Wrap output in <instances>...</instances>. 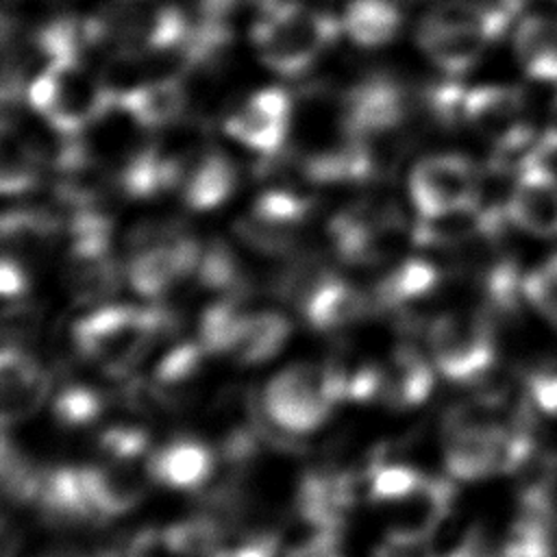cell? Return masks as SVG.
Returning a JSON list of instances; mask_svg holds the SVG:
<instances>
[{"label":"cell","instance_id":"40","mask_svg":"<svg viewBox=\"0 0 557 557\" xmlns=\"http://www.w3.org/2000/svg\"><path fill=\"white\" fill-rule=\"evenodd\" d=\"M531 403L546 416H557V368H540L524 381Z\"/></svg>","mask_w":557,"mask_h":557},{"label":"cell","instance_id":"16","mask_svg":"<svg viewBox=\"0 0 557 557\" xmlns=\"http://www.w3.org/2000/svg\"><path fill=\"white\" fill-rule=\"evenodd\" d=\"M81 470L87 494L102 520L117 518L135 509L144 500L148 483L152 481L146 466L139 468L137 461L111 457H102L96 463L81 466Z\"/></svg>","mask_w":557,"mask_h":557},{"label":"cell","instance_id":"27","mask_svg":"<svg viewBox=\"0 0 557 557\" xmlns=\"http://www.w3.org/2000/svg\"><path fill=\"white\" fill-rule=\"evenodd\" d=\"M339 22L357 46L379 48L398 35L403 11L396 0H350Z\"/></svg>","mask_w":557,"mask_h":557},{"label":"cell","instance_id":"15","mask_svg":"<svg viewBox=\"0 0 557 557\" xmlns=\"http://www.w3.org/2000/svg\"><path fill=\"white\" fill-rule=\"evenodd\" d=\"M52 374L22 346H2L0 355V413L4 429L26 422L46 403Z\"/></svg>","mask_w":557,"mask_h":557},{"label":"cell","instance_id":"5","mask_svg":"<svg viewBox=\"0 0 557 557\" xmlns=\"http://www.w3.org/2000/svg\"><path fill=\"white\" fill-rule=\"evenodd\" d=\"M433 366L453 383L476 385L496 361L494 320L483 311H446L426 324Z\"/></svg>","mask_w":557,"mask_h":557},{"label":"cell","instance_id":"32","mask_svg":"<svg viewBox=\"0 0 557 557\" xmlns=\"http://www.w3.org/2000/svg\"><path fill=\"white\" fill-rule=\"evenodd\" d=\"M196 278L205 289L218 292L220 296L246 298L250 289L237 255L222 239H211L202 248L196 265Z\"/></svg>","mask_w":557,"mask_h":557},{"label":"cell","instance_id":"42","mask_svg":"<svg viewBox=\"0 0 557 557\" xmlns=\"http://www.w3.org/2000/svg\"><path fill=\"white\" fill-rule=\"evenodd\" d=\"M540 150L546 157L557 154V96L548 104L546 120H544V126L540 131Z\"/></svg>","mask_w":557,"mask_h":557},{"label":"cell","instance_id":"6","mask_svg":"<svg viewBox=\"0 0 557 557\" xmlns=\"http://www.w3.org/2000/svg\"><path fill=\"white\" fill-rule=\"evenodd\" d=\"M335 405L337 398L324 363H292L276 372L261 392L265 418L289 437L322 426Z\"/></svg>","mask_w":557,"mask_h":557},{"label":"cell","instance_id":"38","mask_svg":"<svg viewBox=\"0 0 557 557\" xmlns=\"http://www.w3.org/2000/svg\"><path fill=\"white\" fill-rule=\"evenodd\" d=\"M98 450L102 457L137 461L144 455H150V437L139 426L115 424L107 426L98 435Z\"/></svg>","mask_w":557,"mask_h":557},{"label":"cell","instance_id":"17","mask_svg":"<svg viewBox=\"0 0 557 557\" xmlns=\"http://www.w3.org/2000/svg\"><path fill=\"white\" fill-rule=\"evenodd\" d=\"M39 516L57 529H78L102 522L83 479V470L74 466L46 468L35 505Z\"/></svg>","mask_w":557,"mask_h":557},{"label":"cell","instance_id":"26","mask_svg":"<svg viewBox=\"0 0 557 557\" xmlns=\"http://www.w3.org/2000/svg\"><path fill=\"white\" fill-rule=\"evenodd\" d=\"M207 355L200 342H181L157 361L150 383L165 409H176L189 400Z\"/></svg>","mask_w":557,"mask_h":557},{"label":"cell","instance_id":"44","mask_svg":"<svg viewBox=\"0 0 557 557\" xmlns=\"http://www.w3.org/2000/svg\"><path fill=\"white\" fill-rule=\"evenodd\" d=\"M39 557H87V555H83L78 550H70V548H57V550H48Z\"/></svg>","mask_w":557,"mask_h":557},{"label":"cell","instance_id":"22","mask_svg":"<svg viewBox=\"0 0 557 557\" xmlns=\"http://www.w3.org/2000/svg\"><path fill=\"white\" fill-rule=\"evenodd\" d=\"M141 128H165L187 109V89L178 76H159L139 83L117 104Z\"/></svg>","mask_w":557,"mask_h":557},{"label":"cell","instance_id":"2","mask_svg":"<svg viewBox=\"0 0 557 557\" xmlns=\"http://www.w3.org/2000/svg\"><path fill=\"white\" fill-rule=\"evenodd\" d=\"M342 22L300 0H265L250 39L265 67L281 76L307 72L339 37Z\"/></svg>","mask_w":557,"mask_h":557},{"label":"cell","instance_id":"1","mask_svg":"<svg viewBox=\"0 0 557 557\" xmlns=\"http://www.w3.org/2000/svg\"><path fill=\"white\" fill-rule=\"evenodd\" d=\"M176 326L174 311L163 305H98L76 320L72 344L107 376L126 379Z\"/></svg>","mask_w":557,"mask_h":557},{"label":"cell","instance_id":"34","mask_svg":"<svg viewBox=\"0 0 557 557\" xmlns=\"http://www.w3.org/2000/svg\"><path fill=\"white\" fill-rule=\"evenodd\" d=\"M104 409H107L104 392L83 383H72L63 387L52 400L54 418L67 429H83L94 424L104 413Z\"/></svg>","mask_w":557,"mask_h":557},{"label":"cell","instance_id":"18","mask_svg":"<svg viewBox=\"0 0 557 557\" xmlns=\"http://www.w3.org/2000/svg\"><path fill=\"white\" fill-rule=\"evenodd\" d=\"M146 470L152 483L170 490H198L215 470V453L198 437L181 435L150 450Z\"/></svg>","mask_w":557,"mask_h":557},{"label":"cell","instance_id":"30","mask_svg":"<svg viewBox=\"0 0 557 557\" xmlns=\"http://www.w3.org/2000/svg\"><path fill=\"white\" fill-rule=\"evenodd\" d=\"M335 274L331 265L315 252H298L292 255L287 263H283L274 278L272 292L278 300L292 305L294 309H302L307 298L331 276Z\"/></svg>","mask_w":557,"mask_h":557},{"label":"cell","instance_id":"35","mask_svg":"<svg viewBox=\"0 0 557 557\" xmlns=\"http://www.w3.org/2000/svg\"><path fill=\"white\" fill-rule=\"evenodd\" d=\"M2 150H4L2 152V172H0L2 194L4 196H22V194L35 189L46 170V165L39 161V157L22 139H15V144H11L7 137Z\"/></svg>","mask_w":557,"mask_h":557},{"label":"cell","instance_id":"31","mask_svg":"<svg viewBox=\"0 0 557 557\" xmlns=\"http://www.w3.org/2000/svg\"><path fill=\"white\" fill-rule=\"evenodd\" d=\"M233 231L237 239L250 250L259 255L278 257V255H289L296 248L300 224L250 209L246 215L235 220Z\"/></svg>","mask_w":557,"mask_h":557},{"label":"cell","instance_id":"39","mask_svg":"<svg viewBox=\"0 0 557 557\" xmlns=\"http://www.w3.org/2000/svg\"><path fill=\"white\" fill-rule=\"evenodd\" d=\"M39 322V309L33 302H26L22 298L13 300L11 305H7L2 315V342L26 348V342L33 339Z\"/></svg>","mask_w":557,"mask_h":557},{"label":"cell","instance_id":"29","mask_svg":"<svg viewBox=\"0 0 557 557\" xmlns=\"http://www.w3.org/2000/svg\"><path fill=\"white\" fill-rule=\"evenodd\" d=\"M244 300V296H220L202 311L198 322V342L209 355L233 352L248 315Z\"/></svg>","mask_w":557,"mask_h":557},{"label":"cell","instance_id":"36","mask_svg":"<svg viewBox=\"0 0 557 557\" xmlns=\"http://www.w3.org/2000/svg\"><path fill=\"white\" fill-rule=\"evenodd\" d=\"M522 294L524 302L557 329V252L524 272Z\"/></svg>","mask_w":557,"mask_h":557},{"label":"cell","instance_id":"4","mask_svg":"<svg viewBox=\"0 0 557 557\" xmlns=\"http://www.w3.org/2000/svg\"><path fill=\"white\" fill-rule=\"evenodd\" d=\"M26 102L52 128L81 135L117 109L102 78L83 61L46 63L26 85Z\"/></svg>","mask_w":557,"mask_h":557},{"label":"cell","instance_id":"3","mask_svg":"<svg viewBox=\"0 0 557 557\" xmlns=\"http://www.w3.org/2000/svg\"><path fill=\"white\" fill-rule=\"evenodd\" d=\"M511 22L481 0H440L420 20L416 39L426 59L446 76L472 70Z\"/></svg>","mask_w":557,"mask_h":557},{"label":"cell","instance_id":"41","mask_svg":"<svg viewBox=\"0 0 557 557\" xmlns=\"http://www.w3.org/2000/svg\"><path fill=\"white\" fill-rule=\"evenodd\" d=\"M0 289L4 298L17 300L26 294L28 289V272L24 268L22 261H17L11 255L2 257V265H0Z\"/></svg>","mask_w":557,"mask_h":557},{"label":"cell","instance_id":"14","mask_svg":"<svg viewBox=\"0 0 557 557\" xmlns=\"http://www.w3.org/2000/svg\"><path fill=\"white\" fill-rule=\"evenodd\" d=\"M122 285L109 239H72L63 259V287L78 305H104Z\"/></svg>","mask_w":557,"mask_h":557},{"label":"cell","instance_id":"11","mask_svg":"<svg viewBox=\"0 0 557 557\" xmlns=\"http://www.w3.org/2000/svg\"><path fill=\"white\" fill-rule=\"evenodd\" d=\"M505 211L518 231L540 239L557 237V172L544 157L531 159L511 178Z\"/></svg>","mask_w":557,"mask_h":557},{"label":"cell","instance_id":"13","mask_svg":"<svg viewBox=\"0 0 557 557\" xmlns=\"http://www.w3.org/2000/svg\"><path fill=\"white\" fill-rule=\"evenodd\" d=\"M202 248L198 242L178 231L165 242L131 252L126 276L131 287L144 298H161L183 278L196 274Z\"/></svg>","mask_w":557,"mask_h":557},{"label":"cell","instance_id":"8","mask_svg":"<svg viewBox=\"0 0 557 557\" xmlns=\"http://www.w3.org/2000/svg\"><path fill=\"white\" fill-rule=\"evenodd\" d=\"M418 107V94L394 76L372 74L355 83L339 100V126L357 137L398 135Z\"/></svg>","mask_w":557,"mask_h":557},{"label":"cell","instance_id":"19","mask_svg":"<svg viewBox=\"0 0 557 557\" xmlns=\"http://www.w3.org/2000/svg\"><path fill=\"white\" fill-rule=\"evenodd\" d=\"M511 48L522 74L535 83L557 85V15L529 13L518 20Z\"/></svg>","mask_w":557,"mask_h":557},{"label":"cell","instance_id":"24","mask_svg":"<svg viewBox=\"0 0 557 557\" xmlns=\"http://www.w3.org/2000/svg\"><path fill=\"white\" fill-rule=\"evenodd\" d=\"M440 278L442 272L435 263L422 257H407L379 278L370 292L372 307L374 311H392L400 315L403 309L433 294Z\"/></svg>","mask_w":557,"mask_h":557},{"label":"cell","instance_id":"21","mask_svg":"<svg viewBox=\"0 0 557 557\" xmlns=\"http://www.w3.org/2000/svg\"><path fill=\"white\" fill-rule=\"evenodd\" d=\"M372 307L370 294L346 278L331 274L302 305L300 313L315 331H337L363 320Z\"/></svg>","mask_w":557,"mask_h":557},{"label":"cell","instance_id":"25","mask_svg":"<svg viewBox=\"0 0 557 557\" xmlns=\"http://www.w3.org/2000/svg\"><path fill=\"white\" fill-rule=\"evenodd\" d=\"M63 228L65 215H59L48 207L22 205L7 209L2 215L4 255L15 259L44 255Z\"/></svg>","mask_w":557,"mask_h":557},{"label":"cell","instance_id":"12","mask_svg":"<svg viewBox=\"0 0 557 557\" xmlns=\"http://www.w3.org/2000/svg\"><path fill=\"white\" fill-rule=\"evenodd\" d=\"M292 109V98L283 87H263L226 115L224 131L255 152L274 154L285 146Z\"/></svg>","mask_w":557,"mask_h":557},{"label":"cell","instance_id":"45","mask_svg":"<svg viewBox=\"0 0 557 557\" xmlns=\"http://www.w3.org/2000/svg\"><path fill=\"white\" fill-rule=\"evenodd\" d=\"M409 557H418V553H413V555H409ZM422 557H429V555H422Z\"/></svg>","mask_w":557,"mask_h":557},{"label":"cell","instance_id":"7","mask_svg":"<svg viewBox=\"0 0 557 557\" xmlns=\"http://www.w3.org/2000/svg\"><path fill=\"white\" fill-rule=\"evenodd\" d=\"M104 44L135 54H176L189 17L172 4H141V0H117L94 13Z\"/></svg>","mask_w":557,"mask_h":557},{"label":"cell","instance_id":"9","mask_svg":"<svg viewBox=\"0 0 557 557\" xmlns=\"http://www.w3.org/2000/svg\"><path fill=\"white\" fill-rule=\"evenodd\" d=\"M403 231V215L389 202L361 200L342 209L329 224L335 255L352 265L383 261Z\"/></svg>","mask_w":557,"mask_h":557},{"label":"cell","instance_id":"33","mask_svg":"<svg viewBox=\"0 0 557 557\" xmlns=\"http://www.w3.org/2000/svg\"><path fill=\"white\" fill-rule=\"evenodd\" d=\"M2 492L15 505H35L46 468L37 466L17 444L11 442L9 433L2 437Z\"/></svg>","mask_w":557,"mask_h":557},{"label":"cell","instance_id":"37","mask_svg":"<svg viewBox=\"0 0 557 557\" xmlns=\"http://www.w3.org/2000/svg\"><path fill=\"white\" fill-rule=\"evenodd\" d=\"M553 529L555 527L544 520L520 513L509 540L494 557H555Z\"/></svg>","mask_w":557,"mask_h":557},{"label":"cell","instance_id":"10","mask_svg":"<svg viewBox=\"0 0 557 557\" xmlns=\"http://www.w3.org/2000/svg\"><path fill=\"white\" fill-rule=\"evenodd\" d=\"M481 191V168L457 152L420 159L409 174V196L418 215L474 207Z\"/></svg>","mask_w":557,"mask_h":557},{"label":"cell","instance_id":"20","mask_svg":"<svg viewBox=\"0 0 557 557\" xmlns=\"http://www.w3.org/2000/svg\"><path fill=\"white\" fill-rule=\"evenodd\" d=\"M237 185V170L233 161L215 150L200 148L187 163L181 181L183 202L194 211H209L226 202Z\"/></svg>","mask_w":557,"mask_h":557},{"label":"cell","instance_id":"43","mask_svg":"<svg viewBox=\"0 0 557 557\" xmlns=\"http://www.w3.org/2000/svg\"><path fill=\"white\" fill-rule=\"evenodd\" d=\"M242 0H200L198 11L202 13H211V15H220L226 17Z\"/></svg>","mask_w":557,"mask_h":557},{"label":"cell","instance_id":"23","mask_svg":"<svg viewBox=\"0 0 557 557\" xmlns=\"http://www.w3.org/2000/svg\"><path fill=\"white\" fill-rule=\"evenodd\" d=\"M433 361L411 342H400L385 368L381 403L392 409H409L424 403L435 385Z\"/></svg>","mask_w":557,"mask_h":557},{"label":"cell","instance_id":"28","mask_svg":"<svg viewBox=\"0 0 557 557\" xmlns=\"http://www.w3.org/2000/svg\"><path fill=\"white\" fill-rule=\"evenodd\" d=\"M289 333L292 322L281 311H248L231 357L242 366L270 361L285 346Z\"/></svg>","mask_w":557,"mask_h":557}]
</instances>
